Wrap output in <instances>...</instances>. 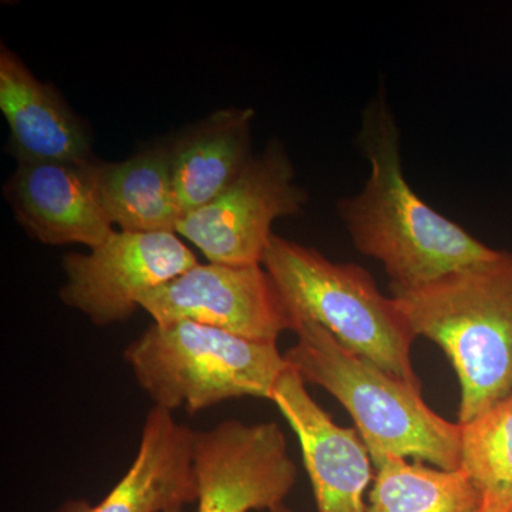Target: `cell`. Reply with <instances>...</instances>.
Returning <instances> with one entry per match:
<instances>
[{"label":"cell","mask_w":512,"mask_h":512,"mask_svg":"<svg viewBox=\"0 0 512 512\" xmlns=\"http://www.w3.org/2000/svg\"><path fill=\"white\" fill-rule=\"evenodd\" d=\"M359 143L369 178L359 194L338 202V214L357 251L383 265L393 295L498 255L500 251L433 210L406 180L400 128L384 90L363 113Z\"/></svg>","instance_id":"obj_1"},{"label":"cell","mask_w":512,"mask_h":512,"mask_svg":"<svg viewBox=\"0 0 512 512\" xmlns=\"http://www.w3.org/2000/svg\"><path fill=\"white\" fill-rule=\"evenodd\" d=\"M393 299L414 338L436 343L453 365L460 384L458 423H470L511 396L510 252Z\"/></svg>","instance_id":"obj_2"},{"label":"cell","mask_w":512,"mask_h":512,"mask_svg":"<svg viewBox=\"0 0 512 512\" xmlns=\"http://www.w3.org/2000/svg\"><path fill=\"white\" fill-rule=\"evenodd\" d=\"M291 320L296 342L284 353L286 363L348 410L375 467L384 458L402 457L460 468L461 426L431 410L421 389L343 348L313 320Z\"/></svg>","instance_id":"obj_3"},{"label":"cell","mask_w":512,"mask_h":512,"mask_svg":"<svg viewBox=\"0 0 512 512\" xmlns=\"http://www.w3.org/2000/svg\"><path fill=\"white\" fill-rule=\"evenodd\" d=\"M124 360L154 407L188 414L241 397L271 400L289 366L278 343L192 322L153 323Z\"/></svg>","instance_id":"obj_4"},{"label":"cell","mask_w":512,"mask_h":512,"mask_svg":"<svg viewBox=\"0 0 512 512\" xmlns=\"http://www.w3.org/2000/svg\"><path fill=\"white\" fill-rule=\"evenodd\" d=\"M262 266L284 296L289 315L313 320L343 348L421 389L410 356L416 338L393 296L382 295L362 266L336 264L316 249L276 235Z\"/></svg>","instance_id":"obj_5"},{"label":"cell","mask_w":512,"mask_h":512,"mask_svg":"<svg viewBox=\"0 0 512 512\" xmlns=\"http://www.w3.org/2000/svg\"><path fill=\"white\" fill-rule=\"evenodd\" d=\"M306 202L291 158L274 141L215 200L184 215L175 232L214 264L262 265L274 222L299 214Z\"/></svg>","instance_id":"obj_6"},{"label":"cell","mask_w":512,"mask_h":512,"mask_svg":"<svg viewBox=\"0 0 512 512\" xmlns=\"http://www.w3.org/2000/svg\"><path fill=\"white\" fill-rule=\"evenodd\" d=\"M198 264L197 256L175 232H114L87 254L64 256V305L93 325L124 322L140 308L146 293Z\"/></svg>","instance_id":"obj_7"},{"label":"cell","mask_w":512,"mask_h":512,"mask_svg":"<svg viewBox=\"0 0 512 512\" xmlns=\"http://www.w3.org/2000/svg\"><path fill=\"white\" fill-rule=\"evenodd\" d=\"M158 325L192 322L259 342L292 329L284 296L262 265L200 264L141 298Z\"/></svg>","instance_id":"obj_8"},{"label":"cell","mask_w":512,"mask_h":512,"mask_svg":"<svg viewBox=\"0 0 512 512\" xmlns=\"http://www.w3.org/2000/svg\"><path fill=\"white\" fill-rule=\"evenodd\" d=\"M198 512L271 511L298 478L281 427L274 421L225 420L195 431Z\"/></svg>","instance_id":"obj_9"},{"label":"cell","mask_w":512,"mask_h":512,"mask_svg":"<svg viewBox=\"0 0 512 512\" xmlns=\"http://www.w3.org/2000/svg\"><path fill=\"white\" fill-rule=\"evenodd\" d=\"M271 402L298 437L318 512H367L375 464L359 431L335 423L291 366L279 377Z\"/></svg>","instance_id":"obj_10"},{"label":"cell","mask_w":512,"mask_h":512,"mask_svg":"<svg viewBox=\"0 0 512 512\" xmlns=\"http://www.w3.org/2000/svg\"><path fill=\"white\" fill-rule=\"evenodd\" d=\"M96 163L18 165L5 185V197L30 237L53 247L93 249L116 232L97 191Z\"/></svg>","instance_id":"obj_11"},{"label":"cell","mask_w":512,"mask_h":512,"mask_svg":"<svg viewBox=\"0 0 512 512\" xmlns=\"http://www.w3.org/2000/svg\"><path fill=\"white\" fill-rule=\"evenodd\" d=\"M195 431L173 413L151 407L136 458L100 503L67 500L53 512H167L198 500Z\"/></svg>","instance_id":"obj_12"},{"label":"cell","mask_w":512,"mask_h":512,"mask_svg":"<svg viewBox=\"0 0 512 512\" xmlns=\"http://www.w3.org/2000/svg\"><path fill=\"white\" fill-rule=\"evenodd\" d=\"M0 110L8 121L9 151L19 164L96 163L76 114L5 45L0 47Z\"/></svg>","instance_id":"obj_13"},{"label":"cell","mask_w":512,"mask_h":512,"mask_svg":"<svg viewBox=\"0 0 512 512\" xmlns=\"http://www.w3.org/2000/svg\"><path fill=\"white\" fill-rule=\"evenodd\" d=\"M252 109L214 111L171 144V173L181 214L204 207L238 180L251 163Z\"/></svg>","instance_id":"obj_14"},{"label":"cell","mask_w":512,"mask_h":512,"mask_svg":"<svg viewBox=\"0 0 512 512\" xmlns=\"http://www.w3.org/2000/svg\"><path fill=\"white\" fill-rule=\"evenodd\" d=\"M94 178L104 211L120 231H177L183 214L174 192L171 146L150 148L120 163L97 161Z\"/></svg>","instance_id":"obj_15"},{"label":"cell","mask_w":512,"mask_h":512,"mask_svg":"<svg viewBox=\"0 0 512 512\" xmlns=\"http://www.w3.org/2000/svg\"><path fill=\"white\" fill-rule=\"evenodd\" d=\"M367 512H478L480 495L463 470H443L409 458L377 464Z\"/></svg>","instance_id":"obj_16"},{"label":"cell","mask_w":512,"mask_h":512,"mask_svg":"<svg viewBox=\"0 0 512 512\" xmlns=\"http://www.w3.org/2000/svg\"><path fill=\"white\" fill-rule=\"evenodd\" d=\"M460 424V423H458ZM461 426V464L480 495L478 512L512 508V394Z\"/></svg>","instance_id":"obj_17"},{"label":"cell","mask_w":512,"mask_h":512,"mask_svg":"<svg viewBox=\"0 0 512 512\" xmlns=\"http://www.w3.org/2000/svg\"><path fill=\"white\" fill-rule=\"evenodd\" d=\"M269 512H295V511H292L291 508H289L288 505H285V503H284V504L278 505V507L272 508V510Z\"/></svg>","instance_id":"obj_18"},{"label":"cell","mask_w":512,"mask_h":512,"mask_svg":"<svg viewBox=\"0 0 512 512\" xmlns=\"http://www.w3.org/2000/svg\"><path fill=\"white\" fill-rule=\"evenodd\" d=\"M167 512H183V508H173V510Z\"/></svg>","instance_id":"obj_19"},{"label":"cell","mask_w":512,"mask_h":512,"mask_svg":"<svg viewBox=\"0 0 512 512\" xmlns=\"http://www.w3.org/2000/svg\"><path fill=\"white\" fill-rule=\"evenodd\" d=\"M508 512H512V508H511V510H510V511H508Z\"/></svg>","instance_id":"obj_20"}]
</instances>
